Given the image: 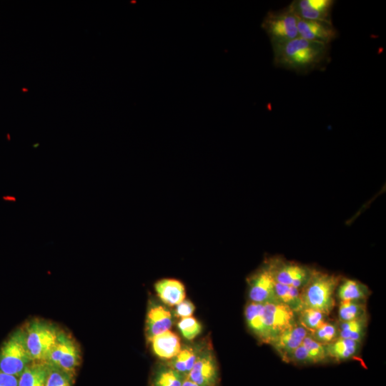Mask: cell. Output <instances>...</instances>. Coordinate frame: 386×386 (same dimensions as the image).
Here are the masks:
<instances>
[{
    "label": "cell",
    "instance_id": "8992f818",
    "mask_svg": "<svg viewBox=\"0 0 386 386\" xmlns=\"http://www.w3.org/2000/svg\"><path fill=\"white\" fill-rule=\"evenodd\" d=\"M274 282L302 289L314 269L297 262L272 258L264 262Z\"/></svg>",
    "mask_w": 386,
    "mask_h": 386
},
{
    "label": "cell",
    "instance_id": "9a60e30c",
    "mask_svg": "<svg viewBox=\"0 0 386 386\" xmlns=\"http://www.w3.org/2000/svg\"><path fill=\"white\" fill-rule=\"evenodd\" d=\"M209 345H211L210 342L206 340L184 345L176 356L165 362L187 377L199 354Z\"/></svg>",
    "mask_w": 386,
    "mask_h": 386
},
{
    "label": "cell",
    "instance_id": "ac0fdd59",
    "mask_svg": "<svg viewBox=\"0 0 386 386\" xmlns=\"http://www.w3.org/2000/svg\"><path fill=\"white\" fill-rule=\"evenodd\" d=\"M154 290L161 301L169 307L176 306L186 297L183 283L176 279H159L154 284Z\"/></svg>",
    "mask_w": 386,
    "mask_h": 386
},
{
    "label": "cell",
    "instance_id": "2e32d148",
    "mask_svg": "<svg viewBox=\"0 0 386 386\" xmlns=\"http://www.w3.org/2000/svg\"><path fill=\"white\" fill-rule=\"evenodd\" d=\"M244 318L249 330L257 340L270 344V336L264 318V305L249 301L244 308Z\"/></svg>",
    "mask_w": 386,
    "mask_h": 386
},
{
    "label": "cell",
    "instance_id": "7c38bea8",
    "mask_svg": "<svg viewBox=\"0 0 386 386\" xmlns=\"http://www.w3.org/2000/svg\"><path fill=\"white\" fill-rule=\"evenodd\" d=\"M334 0H294L290 7L299 19L332 21Z\"/></svg>",
    "mask_w": 386,
    "mask_h": 386
},
{
    "label": "cell",
    "instance_id": "d6986e66",
    "mask_svg": "<svg viewBox=\"0 0 386 386\" xmlns=\"http://www.w3.org/2000/svg\"><path fill=\"white\" fill-rule=\"evenodd\" d=\"M186 378L165 362H160L154 366L152 372L149 386H182Z\"/></svg>",
    "mask_w": 386,
    "mask_h": 386
},
{
    "label": "cell",
    "instance_id": "ffe728a7",
    "mask_svg": "<svg viewBox=\"0 0 386 386\" xmlns=\"http://www.w3.org/2000/svg\"><path fill=\"white\" fill-rule=\"evenodd\" d=\"M336 290L340 301H365L371 293L367 285L352 279L340 281Z\"/></svg>",
    "mask_w": 386,
    "mask_h": 386
},
{
    "label": "cell",
    "instance_id": "836d02e7",
    "mask_svg": "<svg viewBox=\"0 0 386 386\" xmlns=\"http://www.w3.org/2000/svg\"><path fill=\"white\" fill-rule=\"evenodd\" d=\"M182 386H199L195 382L189 380L188 378H186L183 382Z\"/></svg>",
    "mask_w": 386,
    "mask_h": 386
},
{
    "label": "cell",
    "instance_id": "4fadbf2b",
    "mask_svg": "<svg viewBox=\"0 0 386 386\" xmlns=\"http://www.w3.org/2000/svg\"><path fill=\"white\" fill-rule=\"evenodd\" d=\"M298 34L305 39L331 45L339 32L332 22L298 19Z\"/></svg>",
    "mask_w": 386,
    "mask_h": 386
},
{
    "label": "cell",
    "instance_id": "9c48e42d",
    "mask_svg": "<svg viewBox=\"0 0 386 386\" xmlns=\"http://www.w3.org/2000/svg\"><path fill=\"white\" fill-rule=\"evenodd\" d=\"M247 282L249 301L262 304L278 301L274 281L264 263L247 277Z\"/></svg>",
    "mask_w": 386,
    "mask_h": 386
},
{
    "label": "cell",
    "instance_id": "3957f363",
    "mask_svg": "<svg viewBox=\"0 0 386 386\" xmlns=\"http://www.w3.org/2000/svg\"><path fill=\"white\" fill-rule=\"evenodd\" d=\"M33 362L29 352L24 331L14 332L0 348V372L19 377Z\"/></svg>",
    "mask_w": 386,
    "mask_h": 386
},
{
    "label": "cell",
    "instance_id": "83f0119b",
    "mask_svg": "<svg viewBox=\"0 0 386 386\" xmlns=\"http://www.w3.org/2000/svg\"><path fill=\"white\" fill-rule=\"evenodd\" d=\"M302 345L306 348L312 364L320 363L328 359L325 345L315 340L309 333L303 340Z\"/></svg>",
    "mask_w": 386,
    "mask_h": 386
},
{
    "label": "cell",
    "instance_id": "7402d4cb",
    "mask_svg": "<svg viewBox=\"0 0 386 386\" xmlns=\"http://www.w3.org/2000/svg\"><path fill=\"white\" fill-rule=\"evenodd\" d=\"M360 342L338 337L325 345L328 358L344 361L353 358L358 352Z\"/></svg>",
    "mask_w": 386,
    "mask_h": 386
},
{
    "label": "cell",
    "instance_id": "d6a6232c",
    "mask_svg": "<svg viewBox=\"0 0 386 386\" xmlns=\"http://www.w3.org/2000/svg\"><path fill=\"white\" fill-rule=\"evenodd\" d=\"M19 377L0 372V386H18Z\"/></svg>",
    "mask_w": 386,
    "mask_h": 386
},
{
    "label": "cell",
    "instance_id": "52a82bcc",
    "mask_svg": "<svg viewBox=\"0 0 386 386\" xmlns=\"http://www.w3.org/2000/svg\"><path fill=\"white\" fill-rule=\"evenodd\" d=\"M46 362L74 375L80 362V352L76 342L65 332L59 331L56 342Z\"/></svg>",
    "mask_w": 386,
    "mask_h": 386
},
{
    "label": "cell",
    "instance_id": "484cf974",
    "mask_svg": "<svg viewBox=\"0 0 386 386\" xmlns=\"http://www.w3.org/2000/svg\"><path fill=\"white\" fill-rule=\"evenodd\" d=\"M367 316L365 301H340L338 308L339 322H347Z\"/></svg>",
    "mask_w": 386,
    "mask_h": 386
},
{
    "label": "cell",
    "instance_id": "e0dca14e",
    "mask_svg": "<svg viewBox=\"0 0 386 386\" xmlns=\"http://www.w3.org/2000/svg\"><path fill=\"white\" fill-rule=\"evenodd\" d=\"M149 343L155 355L164 361L176 356L182 347L179 336L170 330L154 336Z\"/></svg>",
    "mask_w": 386,
    "mask_h": 386
},
{
    "label": "cell",
    "instance_id": "ba28073f",
    "mask_svg": "<svg viewBox=\"0 0 386 386\" xmlns=\"http://www.w3.org/2000/svg\"><path fill=\"white\" fill-rule=\"evenodd\" d=\"M187 378L199 386H220L219 367L211 345L199 354Z\"/></svg>",
    "mask_w": 386,
    "mask_h": 386
},
{
    "label": "cell",
    "instance_id": "4dcf8cb0",
    "mask_svg": "<svg viewBox=\"0 0 386 386\" xmlns=\"http://www.w3.org/2000/svg\"><path fill=\"white\" fill-rule=\"evenodd\" d=\"M286 362L296 365L312 364L306 348L302 344L289 356Z\"/></svg>",
    "mask_w": 386,
    "mask_h": 386
},
{
    "label": "cell",
    "instance_id": "277c9868",
    "mask_svg": "<svg viewBox=\"0 0 386 386\" xmlns=\"http://www.w3.org/2000/svg\"><path fill=\"white\" fill-rule=\"evenodd\" d=\"M298 19L288 5L269 11L263 18L261 27L268 36L271 45L281 44L299 36Z\"/></svg>",
    "mask_w": 386,
    "mask_h": 386
},
{
    "label": "cell",
    "instance_id": "5b68a950",
    "mask_svg": "<svg viewBox=\"0 0 386 386\" xmlns=\"http://www.w3.org/2000/svg\"><path fill=\"white\" fill-rule=\"evenodd\" d=\"M26 344L33 361H46L58 337L59 331L43 320H34L24 330Z\"/></svg>",
    "mask_w": 386,
    "mask_h": 386
},
{
    "label": "cell",
    "instance_id": "4316f807",
    "mask_svg": "<svg viewBox=\"0 0 386 386\" xmlns=\"http://www.w3.org/2000/svg\"><path fill=\"white\" fill-rule=\"evenodd\" d=\"M310 335L315 340L326 345L339 337V327L337 324L326 321Z\"/></svg>",
    "mask_w": 386,
    "mask_h": 386
},
{
    "label": "cell",
    "instance_id": "7a4b0ae2",
    "mask_svg": "<svg viewBox=\"0 0 386 386\" xmlns=\"http://www.w3.org/2000/svg\"><path fill=\"white\" fill-rule=\"evenodd\" d=\"M340 281L339 275L314 269L310 279L301 289L304 307L328 315L335 307L334 295Z\"/></svg>",
    "mask_w": 386,
    "mask_h": 386
},
{
    "label": "cell",
    "instance_id": "d4e9b609",
    "mask_svg": "<svg viewBox=\"0 0 386 386\" xmlns=\"http://www.w3.org/2000/svg\"><path fill=\"white\" fill-rule=\"evenodd\" d=\"M297 315L298 323L310 334L315 332L327 320V315L312 308L304 307Z\"/></svg>",
    "mask_w": 386,
    "mask_h": 386
},
{
    "label": "cell",
    "instance_id": "6da1fadb",
    "mask_svg": "<svg viewBox=\"0 0 386 386\" xmlns=\"http://www.w3.org/2000/svg\"><path fill=\"white\" fill-rule=\"evenodd\" d=\"M272 48L274 65L298 74L323 71L331 61V45L300 36Z\"/></svg>",
    "mask_w": 386,
    "mask_h": 386
},
{
    "label": "cell",
    "instance_id": "603a6c76",
    "mask_svg": "<svg viewBox=\"0 0 386 386\" xmlns=\"http://www.w3.org/2000/svg\"><path fill=\"white\" fill-rule=\"evenodd\" d=\"M274 290L277 300L290 307L295 314L304 308L300 289L274 282Z\"/></svg>",
    "mask_w": 386,
    "mask_h": 386
},
{
    "label": "cell",
    "instance_id": "30bf717a",
    "mask_svg": "<svg viewBox=\"0 0 386 386\" xmlns=\"http://www.w3.org/2000/svg\"><path fill=\"white\" fill-rule=\"evenodd\" d=\"M263 305L264 322L271 343L280 333L297 322V315L290 307L279 301Z\"/></svg>",
    "mask_w": 386,
    "mask_h": 386
},
{
    "label": "cell",
    "instance_id": "5bb4252c",
    "mask_svg": "<svg viewBox=\"0 0 386 386\" xmlns=\"http://www.w3.org/2000/svg\"><path fill=\"white\" fill-rule=\"evenodd\" d=\"M308 332L298 322L280 333L270 345L279 354L282 360L287 362L289 356L302 342Z\"/></svg>",
    "mask_w": 386,
    "mask_h": 386
},
{
    "label": "cell",
    "instance_id": "cb8c5ba5",
    "mask_svg": "<svg viewBox=\"0 0 386 386\" xmlns=\"http://www.w3.org/2000/svg\"><path fill=\"white\" fill-rule=\"evenodd\" d=\"M367 316L347 322H339V337L361 342L367 327Z\"/></svg>",
    "mask_w": 386,
    "mask_h": 386
},
{
    "label": "cell",
    "instance_id": "8fae6325",
    "mask_svg": "<svg viewBox=\"0 0 386 386\" xmlns=\"http://www.w3.org/2000/svg\"><path fill=\"white\" fill-rule=\"evenodd\" d=\"M173 322L174 314L164 303L149 301L144 327L147 341L149 342L154 336L169 330Z\"/></svg>",
    "mask_w": 386,
    "mask_h": 386
},
{
    "label": "cell",
    "instance_id": "44dd1931",
    "mask_svg": "<svg viewBox=\"0 0 386 386\" xmlns=\"http://www.w3.org/2000/svg\"><path fill=\"white\" fill-rule=\"evenodd\" d=\"M48 369L45 362H31L19 377L18 386H45Z\"/></svg>",
    "mask_w": 386,
    "mask_h": 386
},
{
    "label": "cell",
    "instance_id": "f546056e",
    "mask_svg": "<svg viewBox=\"0 0 386 386\" xmlns=\"http://www.w3.org/2000/svg\"><path fill=\"white\" fill-rule=\"evenodd\" d=\"M182 336L187 340H194L202 332V325L194 317L182 318L177 324Z\"/></svg>",
    "mask_w": 386,
    "mask_h": 386
},
{
    "label": "cell",
    "instance_id": "f1b7e54d",
    "mask_svg": "<svg viewBox=\"0 0 386 386\" xmlns=\"http://www.w3.org/2000/svg\"><path fill=\"white\" fill-rule=\"evenodd\" d=\"M48 365V364H47ZM45 386H71L74 375L49 365Z\"/></svg>",
    "mask_w": 386,
    "mask_h": 386
},
{
    "label": "cell",
    "instance_id": "1f68e13d",
    "mask_svg": "<svg viewBox=\"0 0 386 386\" xmlns=\"http://www.w3.org/2000/svg\"><path fill=\"white\" fill-rule=\"evenodd\" d=\"M195 307L194 304L189 300H184L182 302L176 305L174 315L178 318H184L192 315Z\"/></svg>",
    "mask_w": 386,
    "mask_h": 386
}]
</instances>
